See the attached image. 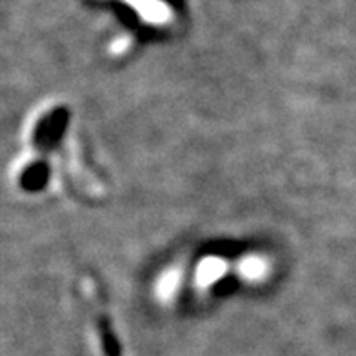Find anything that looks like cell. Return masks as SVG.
I'll use <instances>...</instances> for the list:
<instances>
[{
    "mask_svg": "<svg viewBox=\"0 0 356 356\" xmlns=\"http://www.w3.org/2000/svg\"><path fill=\"white\" fill-rule=\"evenodd\" d=\"M131 6L145 24L164 26L173 20V10L162 0H124Z\"/></svg>",
    "mask_w": 356,
    "mask_h": 356,
    "instance_id": "cell-1",
    "label": "cell"
}]
</instances>
